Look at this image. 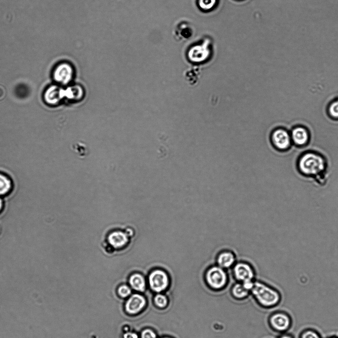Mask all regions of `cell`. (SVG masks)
Masks as SVG:
<instances>
[{"label": "cell", "instance_id": "obj_5", "mask_svg": "<svg viewBox=\"0 0 338 338\" xmlns=\"http://www.w3.org/2000/svg\"><path fill=\"white\" fill-rule=\"evenodd\" d=\"M271 141L276 149L281 151L289 149L292 144L290 132L282 127L277 128L272 132Z\"/></svg>", "mask_w": 338, "mask_h": 338}, {"label": "cell", "instance_id": "obj_11", "mask_svg": "<svg viewBox=\"0 0 338 338\" xmlns=\"http://www.w3.org/2000/svg\"><path fill=\"white\" fill-rule=\"evenodd\" d=\"M292 143L297 147H303L310 140V133L306 127L297 125L293 127L289 132Z\"/></svg>", "mask_w": 338, "mask_h": 338}, {"label": "cell", "instance_id": "obj_25", "mask_svg": "<svg viewBox=\"0 0 338 338\" xmlns=\"http://www.w3.org/2000/svg\"><path fill=\"white\" fill-rule=\"evenodd\" d=\"M123 338H138V336L135 333L128 332L123 335Z\"/></svg>", "mask_w": 338, "mask_h": 338}, {"label": "cell", "instance_id": "obj_10", "mask_svg": "<svg viewBox=\"0 0 338 338\" xmlns=\"http://www.w3.org/2000/svg\"><path fill=\"white\" fill-rule=\"evenodd\" d=\"M146 305L145 298L140 294L131 295L126 301L125 310L130 315H135L141 312Z\"/></svg>", "mask_w": 338, "mask_h": 338}, {"label": "cell", "instance_id": "obj_3", "mask_svg": "<svg viewBox=\"0 0 338 338\" xmlns=\"http://www.w3.org/2000/svg\"><path fill=\"white\" fill-rule=\"evenodd\" d=\"M205 277L208 285L216 290L223 288L227 282V275L225 270L217 265L208 268Z\"/></svg>", "mask_w": 338, "mask_h": 338}, {"label": "cell", "instance_id": "obj_14", "mask_svg": "<svg viewBox=\"0 0 338 338\" xmlns=\"http://www.w3.org/2000/svg\"><path fill=\"white\" fill-rule=\"evenodd\" d=\"M108 241L110 244L115 248H119L125 245L128 238L125 233L122 231H116L111 233L108 237Z\"/></svg>", "mask_w": 338, "mask_h": 338}, {"label": "cell", "instance_id": "obj_26", "mask_svg": "<svg viewBox=\"0 0 338 338\" xmlns=\"http://www.w3.org/2000/svg\"><path fill=\"white\" fill-rule=\"evenodd\" d=\"M278 338H294V337L291 334L287 332L280 334Z\"/></svg>", "mask_w": 338, "mask_h": 338}, {"label": "cell", "instance_id": "obj_24", "mask_svg": "<svg viewBox=\"0 0 338 338\" xmlns=\"http://www.w3.org/2000/svg\"><path fill=\"white\" fill-rule=\"evenodd\" d=\"M242 284L247 290L250 292L254 286V282L253 281H247L242 282Z\"/></svg>", "mask_w": 338, "mask_h": 338}, {"label": "cell", "instance_id": "obj_6", "mask_svg": "<svg viewBox=\"0 0 338 338\" xmlns=\"http://www.w3.org/2000/svg\"><path fill=\"white\" fill-rule=\"evenodd\" d=\"M149 284L152 290L161 292L169 286V280L167 273L162 270L157 269L152 271L148 278Z\"/></svg>", "mask_w": 338, "mask_h": 338}, {"label": "cell", "instance_id": "obj_15", "mask_svg": "<svg viewBox=\"0 0 338 338\" xmlns=\"http://www.w3.org/2000/svg\"><path fill=\"white\" fill-rule=\"evenodd\" d=\"M129 283L133 289L143 292L146 288V281L144 277L138 273H135L130 276L129 279Z\"/></svg>", "mask_w": 338, "mask_h": 338}, {"label": "cell", "instance_id": "obj_12", "mask_svg": "<svg viewBox=\"0 0 338 338\" xmlns=\"http://www.w3.org/2000/svg\"><path fill=\"white\" fill-rule=\"evenodd\" d=\"M236 255L234 252L229 249L220 251L216 257V265L224 269L233 267L236 263Z\"/></svg>", "mask_w": 338, "mask_h": 338}, {"label": "cell", "instance_id": "obj_4", "mask_svg": "<svg viewBox=\"0 0 338 338\" xmlns=\"http://www.w3.org/2000/svg\"><path fill=\"white\" fill-rule=\"evenodd\" d=\"M291 316L286 312L276 311L269 318V324L271 329L280 334L287 333L292 326Z\"/></svg>", "mask_w": 338, "mask_h": 338}, {"label": "cell", "instance_id": "obj_21", "mask_svg": "<svg viewBox=\"0 0 338 338\" xmlns=\"http://www.w3.org/2000/svg\"><path fill=\"white\" fill-rule=\"evenodd\" d=\"M217 0H199L198 4L201 8L207 10L212 9L216 4Z\"/></svg>", "mask_w": 338, "mask_h": 338}, {"label": "cell", "instance_id": "obj_18", "mask_svg": "<svg viewBox=\"0 0 338 338\" xmlns=\"http://www.w3.org/2000/svg\"><path fill=\"white\" fill-rule=\"evenodd\" d=\"M327 110L331 118L338 119V98L334 99L329 104Z\"/></svg>", "mask_w": 338, "mask_h": 338}, {"label": "cell", "instance_id": "obj_19", "mask_svg": "<svg viewBox=\"0 0 338 338\" xmlns=\"http://www.w3.org/2000/svg\"><path fill=\"white\" fill-rule=\"evenodd\" d=\"M299 338H322L320 334L316 330L307 328L303 330L299 334Z\"/></svg>", "mask_w": 338, "mask_h": 338}, {"label": "cell", "instance_id": "obj_2", "mask_svg": "<svg viewBox=\"0 0 338 338\" xmlns=\"http://www.w3.org/2000/svg\"><path fill=\"white\" fill-rule=\"evenodd\" d=\"M250 292L259 304L267 308L276 307L282 300L281 294L277 289L261 282H255Z\"/></svg>", "mask_w": 338, "mask_h": 338}, {"label": "cell", "instance_id": "obj_8", "mask_svg": "<svg viewBox=\"0 0 338 338\" xmlns=\"http://www.w3.org/2000/svg\"><path fill=\"white\" fill-rule=\"evenodd\" d=\"M73 73V69L69 63L61 62L55 67L53 75L56 82L66 85L72 80Z\"/></svg>", "mask_w": 338, "mask_h": 338}, {"label": "cell", "instance_id": "obj_27", "mask_svg": "<svg viewBox=\"0 0 338 338\" xmlns=\"http://www.w3.org/2000/svg\"><path fill=\"white\" fill-rule=\"evenodd\" d=\"M327 338H338L337 335H333V336H330L329 337H328Z\"/></svg>", "mask_w": 338, "mask_h": 338}, {"label": "cell", "instance_id": "obj_17", "mask_svg": "<svg viewBox=\"0 0 338 338\" xmlns=\"http://www.w3.org/2000/svg\"><path fill=\"white\" fill-rule=\"evenodd\" d=\"M11 187L10 180L5 175L0 173V195L6 194Z\"/></svg>", "mask_w": 338, "mask_h": 338}, {"label": "cell", "instance_id": "obj_16", "mask_svg": "<svg viewBox=\"0 0 338 338\" xmlns=\"http://www.w3.org/2000/svg\"><path fill=\"white\" fill-rule=\"evenodd\" d=\"M249 292L250 291L243 286L242 283H237L232 288V295L236 298H244L248 295Z\"/></svg>", "mask_w": 338, "mask_h": 338}, {"label": "cell", "instance_id": "obj_30", "mask_svg": "<svg viewBox=\"0 0 338 338\" xmlns=\"http://www.w3.org/2000/svg\"><path fill=\"white\" fill-rule=\"evenodd\" d=\"M337 336H338V335H337Z\"/></svg>", "mask_w": 338, "mask_h": 338}, {"label": "cell", "instance_id": "obj_7", "mask_svg": "<svg viewBox=\"0 0 338 338\" xmlns=\"http://www.w3.org/2000/svg\"><path fill=\"white\" fill-rule=\"evenodd\" d=\"M210 45V41L207 39L201 44L192 47L187 54L189 59L195 63L202 62L207 59L211 53Z\"/></svg>", "mask_w": 338, "mask_h": 338}, {"label": "cell", "instance_id": "obj_22", "mask_svg": "<svg viewBox=\"0 0 338 338\" xmlns=\"http://www.w3.org/2000/svg\"><path fill=\"white\" fill-rule=\"evenodd\" d=\"M117 293L121 297L126 298L130 295L131 289L129 286L126 284H122L118 287Z\"/></svg>", "mask_w": 338, "mask_h": 338}, {"label": "cell", "instance_id": "obj_20", "mask_svg": "<svg viewBox=\"0 0 338 338\" xmlns=\"http://www.w3.org/2000/svg\"><path fill=\"white\" fill-rule=\"evenodd\" d=\"M154 303L155 305L160 308L166 307L168 304V300L166 296L161 293H158L154 297Z\"/></svg>", "mask_w": 338, "mask_h": 338}, {"label": "cell", "instance_id": "obj_28", "mask_svg": "<svg viewBox=\"0 0 338 338\" xmlns=\"http://www.w3.org/2000/svg\"><path fill=\"white\" fill-rule=\"evenodd\" d=\"M2 206V200L0 198V210L1 209Z\"/></svg>", "mask_w": 338, "mask_h": 338}, {"label": "cell", "instance_id": "obj_23", "mask_svg": "<svg viewBox=\"0 0 338 338\" xmlns=\"http://www.w3.org/2000/svg\"><path fill=\"white\" fill-rule=\"evenodd\" d=\"M141 338H157L156 333L152 330L146 329L141 334Z\"/></svg>", "mask_w": 338, "mask_h": 338}, {"label": "cell", "instance_id": "obj_29", "mask_svg": "<svg viewBox=\"0 0 338 338\" xmlns=\"http://www.w3.org/2000/svg\"><path fill=\"white\" fill-rule=\"evenodd\" d=\"M169 338V337H164V338Z\"/></svg>", "mask_w": 338, "mask_h": 338}, {"label": "cell", "instance_id": "obj_9", "mask_svg": "<svg viewBox=\"0 0 338 338\" xmlns=\"http://www.w3.org/2000/svg\"><path fill=\"white\" fill-rule=\"evenodd\" d=\"M232 272L235 278L241 282L253 281L255 276L253 267L244 261L236 262L233 266Z\"/></svg>", "mask_w": 338, "mask_h": 338}, {"label": "cell", "instance_id": "obj_13", "mask_svg": "<svg viewBox=\"0 0 338 338\" xmlns=\"http://www.w3.org/2000/svg\"><path fill=\"white\" fill-rule=\"evenodd\" d=\"M65 95V91L57 86L53 85L49 87L44 94L45 101L49 104H57L62 97Z\"/></svg>", "mask_w": 338, "mask_h": 338}, {"label": "cell", "instance_id": "obj_1", "mask_svg": "<svg viewBox=\"0 0 338 338\" xmlns=\"http://www.w3.org/2000/svg\"><path fill=\"white\" fill-rule=\"evenodd\" d=\"M328 163L321 154L307 151L298 159L296 168L299 174L319 186H325L328 179Z\"/></svg>", "mask_w": 338, "mask_h": 338}]
</instances>
